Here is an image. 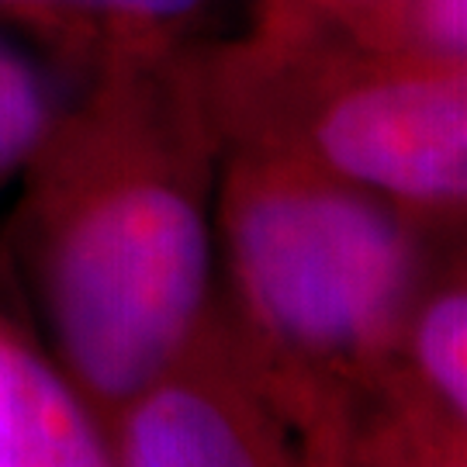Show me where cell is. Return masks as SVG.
Segmentation results:
<instances>
[{
	"label": "cell",
	"instance_id": "1",
	"mask_svg": "<svg viewBox=\"0 0 467 467\" xmlns=\"http://www.w3.org/2000/svg\"><path fill=\"white\" fill-rule=\"evenodd\" d=\"M225 142L201 46L90 69L21 173V243L56 350L129 405L215 312Z\"/></svg>",
	"mask_w": 467,
	"mask_h": 467
},
{
	"label": "cell",
	"instance_id": "2",
	"mask_svg": "<svg viewBox=\"0 0 467 467\" xmlns=\"http://www.w3.org/2000/svg\"><path fill=\"white\" fill-rule=\"evenodd\" d=\"M453 229L291 156L225 146L215 198L225 312L287 401L350 433Z\"/></svg>",
	"mask_w": 467,
	"mask_h": 467
},
{
	"label": "cell",
	"instance_id": "3",
	"mask_svg": "<svg viewBox=\"0 0 467 467\" xmlns=\"http://www.w3.org/2000/svg\"><path fill=\"white\" fill-rule=\"evenodd\" d=\"M225 146L291 156L467 229V67L343 32L233 28L201 46Z\"/></svg>",
	"mask_w": 467,
	"mask_h": 467
},
{
	"label": "cell",
	"instance_id": "4",
	"mask_svg": "<svg viewBox=\"0 0 467 467\" xmlns=\"http://www.w3.org/2000/svg\"><path fill=\"white\" fill-rule=\"evenodd\" d=\"M350 433L305 419L218 301L191 350L129 401L118 467H350Z\"/></svg>",
	"mask_w": 467,
	"mask_h": 467
},
{
	"label": "cell",
	"instance_id": "5",
	"mask_svg": "<svg viewBox=\"0 0 467 467\" xmlns=\"http://www.w3.org/2000/svg\"><path fill=\"white\" fill-rule=\"evenodd\" d=\"M243 0H0V32L73 80L152 52L194 49L229 28Z\"/></svg>",
	"mask_w": 467,
	"mask_h": 467
},
{
	"label": "cell",
	"instance_id": "6",
	"mask_svg": "<svg viewBox=\"0 0 467 467\" xmlns=\"http://www.w3.org/2000/svg\"><path fill=\"white\" fill-rule=\"evenodd\" d=\"M0 467H118L69 384L4 329Z\"/></svg>",
	"mask_w": 467,
	"mask_h": 467
},
{
	"label": "cell",
	"instance_id": "7",
	"mask_svg": "<svg viewBox=\"0 0 467 467\" xmlns=\"http://www.w3.org/2000/svg\"><path fill=\"white\" fill-rule=\"evenodd\" d=\"M347 457L350 467H467V422L395 368L360 401Z\"/></svg>",
	"mask_w": 467,
	"mask_h": 467
},
{
	"label": "cell",
	"instance_id": "8",
	"mask_svg": "<svg viewBox=\"0 0 467 467\" xmlns=\"http://www.w3.org/2000/svg\"><path fill=\"white\" fill-rule=\"evenodd\" d=\"M401 368L467 422V229L447 235L419 291L401 343Z\"/></svg>",
	"mask_w": 467,
	"mask_h": 467
},
{
	"label": "cell",
	"instance_id": "9",
	"mask_svg": "<svg viewBox=\"0 0 467 467\" xmlns=\"http://www.w3.org/2000/svg\"><path fill=\"white\" fill-rule=\"evenodd\" d=\"M46 56L0 32V198L17 187L69 87Z\"/></svg>",
	"mask_w": 467,
	"mask_h": 467
},
{
	"label": "cell",
	"instance_id": "10",
	"mask_svg": "<svg viewBox=\"0 0 467 467\" xmlns=\"http://www.w3.org/2000/svg\"><path fill=\"white\" fill-rule=\"evenodd\" d=\"M343 35L467 67V0H374Z\"/></svg>",
	"mask_w": 467,
	"mask_h": 467
},
{
	"label": "cell",
	"instance_id": "11",
	"mask_svg": "<svg viewBox=\"0 0 467 467\" xmlns=\"http://www.w3.org/2000/svg\"><path fill=\"white\" fill-rule=\"evenodd\" d=\"M374 0H243V28L270 35L347 32Z\"/></svg>",
	"mask_w": 467,
	"mask_h": 467
}]
</instances>
